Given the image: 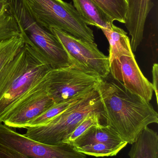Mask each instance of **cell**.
Masks as SVG:
<instances>
[{"mask_svg": "<svg viewBox=\"0 0 158 158\" xmlns=\"http://www.w3.org/2000/svg\"><path fill=\"white\" fill-rule=\"evenodd\" d=\"M103 106L106 125L124 142L132 144L145 127L158 123V114L152 105L131 93L110 75L96 86Z\"/></svg>", "mask_w": 158, "mask_h": 158, "instance_id": "1", "label": "cell"}, {"mask_svg": "<svg viewBox=\"0 0 158 158\" xmlns=\"http://www.w3.org/2000/svg\"><path fill=\"white\" fill-rule=\"evenodd\" d=\"M51 69L41 56L25 44L0 74V123Z\"/></svg>", "mask_w": 158, "mask_h": 158, "instance_id": "2", "label": "cell"}, {"mask_svg": "<svg viewBox=\"0 0 158 158\" xmlns=\"http://www.w3.org/2000/svg\"><path fill=\"white\" fill-rule=\"evenodd\" d=\"M95 112H103L96 87L46 124L26 128L27 131L23 135L45 144H62L82 121L90 113Z\"/></svg>", "mask_w": 158, "mask_h": 158, "instance_id": "3", "label": "cell"}, {"mask_svg": "<svg viewBox=\"0 0 158 158\" xmlns=\"http://www.w3.org/2000/svg\"><path fill=\"white\" fill-rule=\"evenodd\" d=\"M10 5L25 43L41 56L53 69L71 65L60 43L53 34L36 21L25 0H10Z\"/></svg>", "mask_w": 158, "mask_h": 158, "instance_id": "4", "label": "cell"}, {"mask_svg": "<svg viewBox=\"0 0 158 158\" xmlns=\"http://www.w3.org/2000/svg\"><path fill=\"white\" fill-rule=\"evenodd\" d=\"M25 1L36 21L47 30L55 28L78 39L94 42L93 31L82 20L71 4L56 0Z\"/></svg>", "mask_w": 158, "mask_h": 158, "instance_id": "5", "label": "cell"}, {"mask_svg": "<svg viewBox=\"0 0 158 158\" xmlns=\"http://www.w3.org/2000/svg\"><path fill=\"white\" fill-rule=\"evenodd\" d=\"M0 158H87L68 143H39L0 123Z\"/></svg>", "mask_w": 158, "mask_h": 158, "instance_id": "6", "label": "cell"}, {"mask_svg": "<svg viewBox=\"0 0 158 158\" xmlns=\"http://www.w3.org/2000/svg\"><path fill=\"white\" fill-rule=\"evenodd\" d=\"M101 79L97 75L71 65L51 69L45 77V83L49 96L57 104L90 92Z\"/></svg>", "mask_w": 158, "mask_h": 158, "instance_id": "7", "label": "cell"}, {"mask_svg": "<svg viewBox=\"0 0 158 158\" xmlns=\"http://www.w3.org/2000/svg\"><path fill=\"white\" fill-rule=\"evenodd\" d=\"M49 31L60 43L71 65L102 79L109 76V58L98 49L95 43L78 39L55 28H50Z\"/></svg>", "mask_w": 158, "mask_h": 158, "instance_id": "8", "label": "cell"}, {"mask_svg": "<svg viewBox=\"0 0 158 158\" xmlns=\"http://www.w3.org/2000/svg\"><path fill=\"white\" fill-rule=\"evenodd\" d=\"M54 104L46 91L44 78L10 110L4 123L11 128H26L29 123Z\"/></svg>", "mask_w": 158, "mask_h": 158, "instance_id": "9", "label": "cell"}, {"mask_svg": "<svg viewBox=\"0 0 158 158\" xmlns=\"http://www.w3.org/2000/svg\"><path fill=\"white\" fill-rule=\"evenodd\" d=\"M109 75L120 82L128 91L149 102L153 97V85L143 73L134 55L122 56L109 63Z\"/></svg>", "mask_w": 158, "mask_h": 158, "instance_id": "10", "label": "cell"}, {"mask_svg": "<svg viewBox=\"0 0 158 158\" xmlns=\"http://www.w3.org/2000/svg\"><path fill=\"white\" fill-rule=\"evenodd\" d=\"M127 11L125 25L131 37V47L136 52L143 38L147 16L154 6L151 0H126Z\"/></svg>", "mask_w": 158, "mask_h": 158, "instance_id": "11", "label": "cell"}, {"mask_svg": "<svg viewBox=\"0 0 158 158\" xmlns=\"http://www.w3.org/2000/svg\"><path fill=\"white\" fill-rule=\"evenodd\" d=\"M73 6L85 24L98 28L111 27L113 22L91 0H72Z\"/></svg>", "mask_w": 158, "mask_h": 158, "instance_id": "12", "label": "cell"}, {"mask_svg": "<svg viewBox=\"0 0 158 158\" xmlns=\"http://www.w3.org/2000/svg\"><path fill=\"white\" fill-rule=\"evenodd\" d=\"M101 30L109 43V63L122 56H130L133 54L130 38L122 29L112 24L111 27Z\"/></svg>", "mask_w": 158, "mask_h": 158, "instance_id": "13", "label": "cell"}, {"mask_svg": "<svg viewBox=\"0 0 158 158\" xmlns=\"http://www.w3.org/2000/svg\"><path fill=\"white\" fill-rule=\"evenodd\" d=\"M128 155L130 158H158L157 133L145 127L131 144Z\"/></svg>", "mask_w": 158, "mask_h": 158, "instance_id": "14", "label": "cell"}, {"mask_svg": "<svg viewBox=\"0 0 158 158\" xmlns=\"http://www.w3.org/2000/svg\"><path fill=\"white\" fill-rule=\"evenodd\" d=\"M124 142L106 124L93 126L75 139L70 145L73 147L98 143H120Z\"/></svg>", "mask_w": 158, "mask_h": 158, "instance_id": "15", "label": "cell"}, {"mask_svg": "<svg viewBox=\"0 0 158 158\" xmlns=\"http://www.w3.org/2000/svg\"><path fill=\"white\" fill-rule=\"evenodd\" d=\"M16 36H21V32L11 11L10 0H0V41Z\"/></svg>", "mask_w": 158, "mask_h": 158, "instance_id": "16", "label": "cell"}, {"mask_svg": "<svg viewBox=\"0 0 158 158\" xmlns=\"http://www.w3.org/2000/svg\"><path fill=\"white\" fill-rule=\"evenodd\" d=\"M127 144L128 143L126 142L120 143H98L77 147L74 148L76 151L86 156H92L96 157H104L117 156Z\"/></svg>", "mask_w": 158, "mask_h": 158, "instance_id": "17", "label": "cell"}, {"mask_svg": "<svg viewBox=\"0 0 158 158\" xmlns=\"http://www.w3.org/2000/svg\"><path fill=\"white\" fill-rule=\"evenodd\" d=\"M113 22L125 24L127 11L126 0H91Z\"/></svg>", "mask_w": 158, "mask_h": 158, "instance_id": "18", "label": "cell"}, {"mask_svg": "<svg viewBox=\"0 0 158 158\" xmlns=\"http://www.w3.org/2000/svg\"><path fill=\"white\" fill-rule=\"evenodd\" d=\"M21 36L0 41V74L25 45Z\"/></svg>", "mask_w": 158, "mask_h": 158, "instance_id": "19", "label": "cell"}, {"mask_svg": "<svg viewBox=\"0 0 158 158\" xmlns=\"http://www.w3.org/2000/svg\"><path fill=\"white\" fill-rule=\"evenodd\" d=\"M88 93L75 97L70 100L61 102V103L54 104L53 106L46 110L40 116L29 123L27 125V128L37 127V126H41V125L46 124L55 117L58 116V114L64 111L72 103H74L80 99L82 98L83 97Z\"/></svg>", "mask_w": 158, "mask_h": 158, "instance_id": "20", "label": "cell"}, {"mask_svg": "<svg viewBox=\"0 0 158 158\" xmlns=\"http://www.w3.org/2000/svg\"><path fill=\"white\" fill-rule=\"evenodd\" d=\"M103 112H95L86 116L76 127L72 133L64 142V143L70 144L75 139L80 136L91 127L101 125V119Z\"/></svg>", "mask_w": 158, "mask_h": 158, "instance_id": "21", "label": "cell"}, {"mask_svg": "<svg viewBox=\"0 0 158 158\" xmlns=\"http://www.w3.org/2000/svg\"><path fill=\"white\" fill-rule=\"evenodd\" d=\"M152 77H153V90L156 94L157 104L158 103V65L157 64H154L152 68Z\"/></svg>", "mask_w": 158, "mask_h": 158, "instance_id": "22", "label": "cell"}, {"mask_svg": "<svg viewBox=\"0 0 158 158\" xmlns=\"http://www.w3.org/2000/svg\"><path fill=\"white\" fill-rule=\"evenodd\" d=\"M56 1H58V2H61V1H62V0H56Z\"/></svg>", "mask_w": 158, "mask_h": 158, "instance_id": "23", "label": "cell"}]
</instances>
